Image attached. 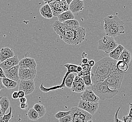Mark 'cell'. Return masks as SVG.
<instances>
[{"instance_id":"obj_9","label":"cell","mask_w":132,"mask_h":122,"mask_svg":"<svg viewBox=\"0 0 132 122\" xmlns=\"http://www.w3.org/2000/svg\"><path fill=\"white\" fill-rule=\"evenodd\" d=\"M48 5L51 8L53 17H58L61 13L69 10V5L65 0L52 1Z\"/></svg>"},{"instance_id":"obj_24","label":"cell","mask_w":132,"mask_h":122,"mask_svg":"<svg viewBox=\"0 0 132 122\" xmlns=\"http://www.w3.org/2000/svg\"><path fill=\"white\" fill-rule=\"evenodd\" d=\"M10 102L7 97H3L0 100V106L3 115L10 108Z\"/></svg>"},{"instance_id":"obj_13","label":"cell","mask_w":132,"mask_h":122,"mask_svg":"<svg viewBox=\"0 0 132 122\" xmlns=\"http://www.w3.org/2000/svg\"><path fill=\"white\" fill-rule=\"evenodd\" d=\"M71 89L73 92L76 93H81L86 89V87L82 79L77 75L75 77V78L74 79Z\"/></svg>"},{"instance_id":"obj_5","label":"cell","mask_w":132,"mask_h":122,"mask_svg":"<svg viewBox=\"0 0 132 122\" xmlns=\"http://www.w3.org/2000/svg\"><path fill=\"white\" fill-rule=\"evenodd\" d=\"M124 77V73L117 69L113 71L104 81L112 90H118L120 88Z\"/></svg>"},{"instance_id":"obj_38","label":"cell","mask_w":132,"mask_h":122,"mask_svg":"<svg viewBox=\"0 0 132 122\" xmlns=\"http://www.w3.org/2000/svg\"><path fill=\"white\" fill-rule=\"evenodd\" d=\"M18 98L19 99L23 97H24L26 96L24 92L23 91H18Z\"/></svg>"},{"instance_id":"obj_4","label":"cell","mask_w":132,"mask_h":122,"mask_svg":"<svg viewBox=\"0 0 132 122\" xmlns=\"http://www.w3.org/2000/svg\"><path fill=\"white\" fill-rule=\"evenodd\" d=\"M92 90L101 100L110 99L115 96L118 93V90L110 89L105 81L92 84Z\"/></svg>"},{"instance_id":"obj_28","label":"cell","mask_w":132,"mask_h":122,"mask_svg":"<svg viewBox=\"0 0 132 122\" xmlns=\"http://www.w3.org/2000/svg\"><path fill=\"white\" fill-rule=\"evenodd\" d=\"M26 115L28 117V119L33 121H36L39 118V115L38 112L35 109L32 108H31L28 110Z\"/></svg>"},{"instance_id":"obj_39","label":"cell","mask_w":132,"mask_h":122,"mask_svg":"<svg viewBox=\"0 0 132 122\" xmlns=\"http://www.w3.org/2000/svg\"><path fill=\"white\" fill-rule=\"evenodd\" d=\"M5 78L6 77H5L4 71L2 68L0 67V79H3Z\"/></svg>"},{"instance_id":"obj_51","label":"cell","mask_w":132,"mask_h":122,"mask_svg":"<svg viewBox=\"0 0 132 122\" xmlns=\"http://www.w3.org/2000/svg\"><path fill=\"white\" fill-rule=\"evenodd\" d=\"M1 64V62H0V64Z\"/></svg>"},{"instance_id":"obj_30","label":"cell","mask_w":132,"mask_h":122,"mask_svg":"<svg viewBox=\"0 0 132 122\" xmlns=\"http://www.w3.org/2000/svg\"><path fill=\"white\" fill-rule=\"evenodd\" d=\"M75 77H76L75 75L72 73H70L68 75L65 82V85L66 87L71 89L74 82V79L75 78Z\"/></svg>"},{"instance_id":"obj_21","label":"cell","mask_w":132,"mask_h":122,"mask_svg":"<svg viewBox=\"0 0 132 122\" xmlns=\"http://www.w3.org/2000/svg\"><path fill=\"white\" fill-rule=\"evenodd\" d=\"M124 49V47L122 46V45H118V46L109 54V57L113 60L118 61L119 56L121 55Z\"/></svg>"},{"instance_id":"obj_43","label":"cell","mask_w":132,"mask_h":122,"mask_svg":"<svg viewBox=\"0 0 132 122\" xmlns=\"http://www.w3.org/2000/svg\"><path fill=\"white\" fill-rule=\"evenodd\" d=\"M19 101L20 102V103H27V100L26 97H23V98H21L20 99H19Z\"/></svg>"},{"instance_id":"obj_37","label":"cell","mask_w":132,"mask_h":122,"mask_svg":"<svg viewBox=\"0 0 132 122\" xmlns=\"http://www.w3.org/2000/svg\"><path fill=\"white\" fill-rule=\"evenodd\" d=\"M20 108L21 109H22V110H26L28 108V104L27 103H20Z\"/></svg>"},{"instance_id":"obj_48","label":"cell","mask_w":132,"mask_h":122,"mask_svg":"<svg viewBox=\"0 0 132 122\" xmlns=\"http://www.w3.org/2000/svg\"><path fill=\"white\" fill-rule=\"evenodd\" d=\"M3 113H2V109H1V108L0 106V119H1L3 117Z\"/></svg>"},{"instance_id":"obj_47","label":"cell","mask_w":132,"mask_h":122,"mask_svg":"<svg viewBox=\"0 0 132 122\" xmlns=\"http://www.w3.org/2000/svg\"><path fill=\"white\" fill-rule=\"evenodd\" d=\"M87 54L85 52H84L82 54H81V57H82V59L84 58H87Z\"/></svg>"},{"instance_id":"obj_11","label":"cell","mask_w":132,"mask_h":122,"mask_svg":"<svg viewBox=\"0 0 132 122\" xmlns=\"http://www.w3.org/2000/svg\"><path fill=\"white\" fill-rule=\"evenodd\" d=\"M35 89V84L33 80H21L19 85V91H23L26 95L31 94Z\"/></svg>"},{"instance_id":"obj_26","label":"cell","mask_w":132,"mask_h":122,"mask_svg":"<svg viewBox=\"0 0 132 122\" xmlns=\"http://www.w3.org/2000/svg\"><path fill=\"white\" fill-rule=\"evenodd\" d=\"M2 82L3 86L8 90L14 89L17 87V82L14 81L8 78L2 79Z\"/></svg>"},{"instance_id":"obj_12","label":"cell","mask_w":132,"mask_h":122,"mask_svg":"<svg viewBox=\"0 0 132 122\" xmlns=\"http://www.w3.org/2000/svg\"><path fill=\"white\" fill-rule=\"evenodd\" d=\"M37 74V70L20 68L19 69V77L21 80H33L35 78Z\"/></svg>"},{"instance_id":"obj_41","label":"cell","mask_w":132,"mask_h":122,"mask_svg":"<svg viewBox=\"0 0 132 122\" xmlns=\"http://www.w3.org/2000/svg\"><path fill=\"white\" fill-rule=\"evenodd\" d=\"M129 114H128V115H127V116H128V117L132 118V103H129Z\"/></svg>"},{"instance_id":"obj_31","label":"cell","mask_w":132,"mask_h":122,"mask_svg":"<svg viewBox=\"0 0 132 122\" xmlns=\"http://www.w3.org/2000/svg\"><path fill=\"white\" fill-rule=\"evenodd\" d=\"M64 25L68 26L70 28H76L80 26L78 21L76 19H71L69 20L63 22Z\"/></svg>"},{"instance_id":"obj_44","label":"cell","mask_w":132,"mask_h":122,"mask_svg":"<svg viewBox=\"0 0 132 122\" xmlns=\"http://www.w3.org/2000/svg\"><path fill=\"white\" fill-rule=\"evenodd\" d=\"M89 61V59L87 58H84L82 59L81 62H82V64H88Z\"/></svg>"},{"instance_id":"obj_8","label":"cell","mask_w":132,"mask_h":122,"mask_svg":"<svg viewBox=\"0 0 132 122\" xmlns=\"http://www.w3.org/2000/svg\"><path fill=\"white\" fill-rule=\"evenodd\" d=\"M70 111L71 122H87L92 119V116L78 107H72Z\"/></svg>"},{"instance_id":"obj_1","label":"cell","mask_w":132,"mask_h":122,"mask_svg":"<svg viewBox=\"0 0 132 122\" xmlns=\"http://www.w3.org/2000/svg\"><path fill=\"white\" fill-rule=\"evenodd\" d=\"M53 28L60 39L69 45L76 46L81 43L85 39L86 30L81 26L70 28L64 25L63 23L56 21L53 23Z\"/></svg>"},{"instance_id":"obj_14","label":"cell","mask_w":132,"mask_h":122,"mask_svg":"<svg viewBox=\"0 0 132 122\" xmlns=\"http://www.w3.org/2000/svg\"><path fill=\"white\" fill-rule=\"evenodd\" d=\"M81 101L92 103H98L99 98L95 94L92 89H86L81 95Z\"/></svg>"},{"instance_id":"obj_7","label":"cell","mask_w":132,"mask_h":122,"mask_svg":"<svg viewBox=\"0 0 132 122\" xmlns=\"http://www.w3.org/2000/svg\"><path fill=\"white\" fill-rule=\"evenodd\" d=\"M118 46V44L114 38L106 35L98 41L97 48L107 54H109Z\"/></svg>"},{"instance_id":"obj_35","label":"cell","mask_w":132,"mask_h":122,"mask_svg":"<svg viewBox=\"0 0 132 122\" xmlns=\"http://www.w3.org/2000/svg\"><path fill=\"white\" fill-rule=\"evenodd\" d=\"M72 121V118L70 115L59 119V122H71Z\"/></svg>"},{"instance_id":"obj_3","label":"cell","mask_w":132,"mask_h":122,"mask_svg":"<svg viewBox=\"0 0 132 122\" xmlns=\"http://www.w3.org/2000/svg\"><path fill=\"white\" fill-rule=\"evenodd\" d=\"M104 23L106 36L115 38L125 33L124 23L117 15H110L104 18Z\"/></svg>"},{"instance_id":"obj_50","label":"cell","mask_w":132,"mask_h":122,"mask_svg":"<svg viewBox=\"0 0 132 122\" xmlns=\"http://www.w3.org/2000/svg\"><path fill=\"white\" fill-rule=\"evenodd\" d=\"M87 122H93V121L92 120H89V121H88Z\"/></svg>"},{"instance_id":"obj_22","label":"cell","mask_w":132,"mask_h":122,"mask_svg":"<svg viewBox=\"0 0 132 122\" xmlns=\"http://www.w3.org/2000/svg\"><path fill=\"white\" fill-rule=\"evenodd\" d=\"M57 18H58L59 22L63 23L66 21L74 19L75 16L74 14L72 13L70 10H69L61 13L57 17Z\"/></svg>"},{"instance_id":"obj_19","label":"cell","mask_w":132,"mask_h":122,"mask_svg":"<svg viewBox=\"0 0 132 122\" xmlns=\"http://www.w3.org/2000/svg\"><path fill=\"white\" fill-rule=\"evenodd\" d=\"M14 56V52L12 49L9 47L3 48L0 50V62L1 63L8 59Z\"/></svg>"},{"instance_id":"obj_15","label":"cell","mask_w":132,"mask_h":122,"mask_svg":"<svg viewBox=\"0 0 132 122\" xmlns=\"http://www.w3.org/2000/svg\"><path fill=\"white\" fill-rule=\"evenodd\" d=\"M19 60L18 56H15L9 58L0 64V67L3 69V71L8 70L14 66L19 64Z\"/></svg>"},{"instance_id":"obj_34","label":"cell","mask_w":132,"mask_h":122,"mask_svg":"<svg viewBox=\"0 0 132 122\" xmlns=\"http://www.w3.org/2000/svg\"><path fill=\"white\" fill-rule=\"evenodd\" d=\"M12 117H13V115H12V108L10 107L9 113L8 114L4 115L3 118H2V120L4 122H9Z\"/></svg>"},{"instance_id":"obj_16","label":"cell","mask_w":132,"mask_h":122,"mask_svg":"<svg viewBox=\"0 0 132 122\" xmlns=\"http://www.w3.org/2000/svg\"><path fill=\"white\" fill-rule=\"evenodd\" d=\"M19 66L18 65L8 70L4 71L6 78L14 81L18 82L20 79L19 77Z\"/></svg>"},{"instance_id":"obj_25","label":"cell","mask_w":132,"mask_h":122,"mask_svg":"<svg viewBox=\"0 0 132 122\" xmlns=\"http://www.w3.org/2000/svg\"><path fill=\"white\" fill-rule=\"evenodd\" d=\"M80 65L81 66L82 68V71L79 72L77 74V76L79 77H82L91 74L92 71V68L88 64H80Z\"/></svg>"},{"instance_id":"obj_23","label":"cell","mask_w":132,"mask_h":122,"mask_svg":"<svg viewBox=\"0 0 132 122\" xmlns=\"http://www.w3.org/2000/svg\"><path fill=\"white\" fill-rule=\"evenodd\" d=\"M132 60L131 53L127 49L125 48L121 55L119 56L118 61H122L126 63L127 64H130Z\"/></svg>"},{"instance_id":"obj_20","label":"cell","mask_w":132,"mask_h":122,"mask_svg":"<svg viewBox=\"0 0 132 122\" xmlns=\"http://www.w3.org/2000/svg\"><path fill=\"white\" fill-rule=\"evenodd\" d=\"M41 15L46 19H51L53 18V16L52 11L49 5L45 4L41 7L39 10Z\"/></svg>"},{"instance_id":"obj_29","label":"cell","mask_w":132,"mask_h":122,"mask_svg":"<svg viewBox=\"0 0 132 122\" xmlns=\"http://www.w3.org/2000/svg\"><path fill=\"white\" fill-rule=\"evenodd\" d=\"M116 67L117 70L122 73L126 72L128 69V65L122 61H117Z\"/></svg>"},{"instance_id":"obj_6","label":"cell","mask_w":132,"mask_h":122,"mask_svg":"<svg viewBox=\"0 0 132 122\" xmlns=\"http://www.w3.org/2000/svg\"><path fill=\"white\" fill-rule=\"evenodd\" d=\"M64 66L65 67H66L68 70V71L64 77L63 79V80L62 81L61 84L60 85L55 86L51 87L49 88H46L45 87H44L43 83H42L41 84L40 86V89L41 91L44 92V93H47V92L52 91H55L58 89H64L66 87L65 85V80L68 76V75L69 74L73 73V72H75L77 74L78 73V72L77 71V68L78 66L77 65L73 64H65Z\"/></svg>"},{"instance_id":"obj_27","label":"cell","mask_w":132,"mask_h":122,"mask_svg":"<svg viewBox=\"0 0 132 122\" xmlns=\"http://www.w3.org/2000/svg\"><path fill=\"white\" fill-rule=\"evenodd\" d=\"M33 109L38 112L39 118L42 117L46 114V110L45 107L39 103H37L34 105Z\"/></svg>"},{"instance_id":"obj_36","label":"cell","mask_w":132,"mask_h":122,"mask_svg":"<svg viewBox=\"0 0 132 122\" xmlns=\"http://www.w3.org/2000/svg\"><path fill=\"white\" fill-rule=\"evenodd\" d=\"M120 109V107H119L118 109H117V111L116 112L114 116V122H124L123 121L121 120H119L118 118V114H119V110Z\"/></svg>"},{"instance_id":"obj_49","label":"cell","mask_w":132,"mask_h":122,"mask_svg":"<svg viewBox=\"0 0 132 122\" xmlns=\"http://www.w3.org/2000/svg\"><path fill=\"white\" fill-rule=\"evenodd\" d=\"M66 2L67 3V4H68V5H70V4L71 3V2H72V0H66Z\"/></svg>"},{"instance_id":"obj_2","label":"cell","mask_w":132,"mask_h":122,"mask_svg":"<svg viewBox=\"0 0 132 122\" xmlns=\"http://www.w3.org/2000/svg\"><path fill=\"white\" fill-rule=\"evenodd\" d=\"M117 61L106 57L97 62L92 68L91 72L92 84L104 81L113 71L117 69Z\"/></svg>"},{"instance_id":"obj_42","label":"cell","mask_w":132,"mask_h":122,"mask_svg":"<svg viewBox=\"0 0 132 122\" xmlns=\"http://www.w3.org/2000/svg\"><path fill=\"white\" fill-rule=\"evenodd\" d=\"M95 62L93 60H89V62H88V64H89V66H90L92 68L95 65Z\"/></svg>"},{"instance_id":"obj_17","label":"cell","mask_w":132,"mask_h":122,"mask_svg":"<svg viewBox=\"0 0 132 122\" xmlns=\"http://www.w3.org/2000/svg\"><path fill=\"white\" fill-rule=\"evenodd\" d=\"M18 65L20 68L36 69L37 64L34 59L26 57L20 61Z\"/></svg>"},{"instance_id":"obj_32","label":"cell","mask_w":132,"mask_h":122,"mask_svg":"<svg viewBox=\"0 0 132 122\" xmlns=\"http://www.w3.org/2000/svg\"><path fill=\"white\" fill-rule=\"evenodd\" d=\"M81 78L83 79L84 83L86 87L92 86V78H91V74L82 77H81Z\"/></svg>"},{"instance_id":"obj_10","label":"cell","mask_w":132,"mask_h":122,"mask_svg":"<svg viewBox=\"0 0 132 122\" xmlns=\"http://www.w3.org/2000/svg\"><path fill=\"white\" fill-rule=\"evenodd\" d=\"M78 107L93 116L98 109L99 104L98 103H92L81 100L78 103Z\"/></svg>"},{"instance_id":"obj_46","label":"cell","mask_w":132,"mask_h":122,"mask_svg":"<svg viewBox=\"0 0 132 122\" xmlns=\"http://www.w3.org/2000/svg\"><path fill=\"white\" fill-rule=\"evenodd\" d=\"M77 71L79 73L81 71H82V68H81V66H80V65H78L77 66Z\"/></svg>"},{"instance_id":"obj_45","label":"cell","mask_w":132,"mask_h":122,"mask_svg":"<svg viewBox=\"0 0 132 122\" xmlns=\"http://www.w3.org/2000/svg\"><path fill=\"white\" fill-rule=\"evenodd\" d=\"M4 88V86H3L2 82V79H0V91L1 90L3 89Z\"/></svg>"},{"instance_id":"obj_18","label":"cell","mask_w":132,"mask_h":122,"mask_svg":"<svg viewBox=\"0 0 132 122\" xmlns=\"http://www.w3.org/2000/svg\"><path fill=\"white\" fill-rule=\"evenodd\" d=\"M84 8V1L81 0H72L69 5V10L73 14H77L82 10Z\"/></svg>"},{"instance_id":"obj_40","label":"cell","mask_w":132,"mask_h":122,"mask_svg":"<svg viewBox=\"0 0 132 122\" xmlns=\"http://www.w3.org/2000/svg\"><path fill=\"white\" fill-rule=\"evenodd\" d=\"M12 98L13 99H18V91H15L13 92L12 94Z\"/></svg>"},{"instance_id":"obj_33","label":"cell","mask_w":132,"mask_h":122,"mask_svg":"<svg viewBox=\"0 0 132 122\" xmlns=\"http://www.w3.org/2000/svg\"><path fill=\"white\" fill-rule=\"evenodd\" d=\"M70 114V111L69 110L68 111H59L54 115V117L57 119H60L64 117H66L68 115H69Z\"/></svg>"}]
</instances>
